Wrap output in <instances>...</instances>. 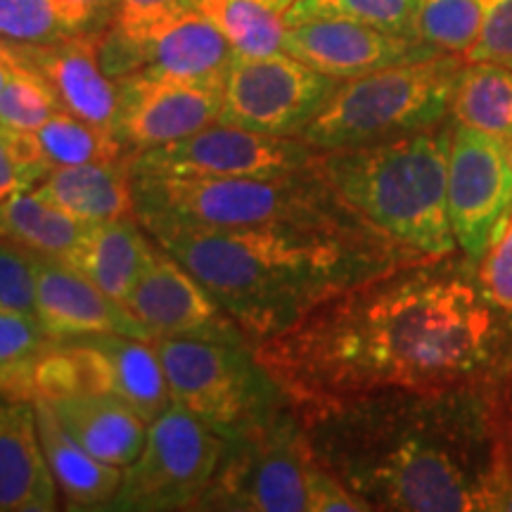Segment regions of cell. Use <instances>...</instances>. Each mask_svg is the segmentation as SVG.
<instances>
[{"mask_svg":"<svg viewBox=\"0 0 512 512\" xmlns=\"http://www.w3.org/2000/svg\"><path fill=\"white\" fill-rule=\"evenodd\" d=\"M294 411L512 375V311L467 256H425L332 294L254 347Z\"/></svg>","mask_w":512,"mask_h":512,"instance_id":"1","label":"cell"},{"mask_svg":"<svg viewBox=\"0 0 512 512\" xmlns=\"http://www.w3.org/2000/svg\"><path fill=\"white\" fill-rule=\"evenodd\" d=\"M297 415L313 458L370 510H486L512 451L510 380L382 392Z\"/></svg>","mask_w":512,"mask_h":512,"instance_id":"2","label":"cell"},{"mask_svg":"<svg viewBox=\"0 0 512 512\" xmlns=\"http://www.w3.org/2000/svg\"><path fill=\"white\" fill-rule=\"evenodd\" d=\"M143 228L207 287L252 347L332 294L425 259L363 216L249 228Z\"/></svg>","mask_w":512,"mask_h":512,"instance_id":"3","label":"cell"},{"mask_svg":"<svg viewBox=\"0 0 512 512\" xmlns=\"http://www.w3.org/2000/svg\"><path fill=\"white\" fill-rule=\"evenodd\" d=\"M453 128L328 150L316 155L320 176L389 240L420 256L458 252L448 219V157Z\"/></svg>","mask_w":512,"mask_h":512,"instance_id":"4","label":"cell"},{"mask_svg":"<svg viewBox=\"0 0 512 512\" xmlns=\"http://www.w3.org/2000/svg\"><path fill=\"white\" fill-rule=\"evenodd\" d=\"M313 162L302 171L271 178H183L131 171L133 214L140 226L171 223L185 228H249L361 216Z\"/></svg>","mask_w":512,"mask_h":512,"instance_id":"5","label":"cell"},{"mask_svg":"<svg viewBox=\"0 0 512 512\" xmlns=\"http://www.w3.org/2000/svg\"><path fill=\"white\" fill-rule=\"evenodd\" d=\"M463 55L439 53L339 81L302 140L313 150H347L430 131L451 117Z\"/></svg>","mask_w":512,"mask_h":512,"instance_id":"6","label":"cell"},{"mask_svg":"<svg viewBox=\"0 0 512 512\" xmlns=\"http://www.w3.org/2000/svg\"><path fill=\"white\" fill-rule=\"evenodd\" d=\"M171 401L228 441L290 406L254 347L200 337H157Z\"/></svg>","mask_w":512,"mask_h":512,"instance_id":"7","label":"cell"},{"mask_svg":"<svg viewBox=\"0 0 512 512\" xmlns=\"http://www.w3.org/2000/svg\"><path fill=\"white\" fill-rule=\"evenodd\" d=\"M318 467L290 403L271 420L228 441L195 510L311 512Z\"/></svg>","mask_w":512,"mask_h":512,"instance_id":"8","label":"cell"},{"mask_svg":"<svg viewBox=\"0 0 512 512\" xmlns=\"http://www.w3.org/2000/svg\"><path fill=\"white\" fill-rule=\"evenodd\" d=\"M228 439L171 403L150 422L143 451L124 467L110 510H195L219 470Z\"/></svg>","mask_w":512,"mask_h":512,"instance_id":"9","label":"cell"},{"mask_svg":"<svg viewBox=\"0 0 512 512\" xmlns=\"http://www.w3.org/2000/svg\"><path fill=\"white\" fill-rule=\"evenodd\" d=\"M339 81L316 72L290 53L238 57L223 83L219 121L266 136L302 138L328 105Z\"/></svg>","mask_w":512,"mask_h":512,"instance_id":"10","label":"cell"},{"mask_svg":"<svg viewBox=\"0 0 512 512\" xmlns=\"http://www.w3.org/2000/svg\"><path fill=\"white\" fill-rule=\"evenodd\" d=\"M100 64L112 79L147 72L166 79L223 88L235 50L200 10L159 22L143 31L110 24L100 34Z\"/></svg>","mask_w":512,"mask_h":512,"instance_id":"11","label":"cell"},{"mask_svg":"<svg viewBox=\"0 0 512 512\" xmlns=\"http://www.w3.org/2000/svg\"><path fill=\"white\" fill-rule=\"evenodd\" d=\"M318 150L302 138L266 136L214 121L192 136L128 157V171L183 178H271L311 166Z\"/></svg>","mask_w":512,"mask_h":512,"instance_id":"12","label":"cell"},{"mask_svg":"<svg viewBox=\"0 0 512 512\" xmlns=\"http://www.w3.org/2000/svg\"><path fill=\"white\" fill-rule=\"evenodd\" d=\"M510 216L508 140L456 124L448 157V219L460 252L479 264L508 228Z\"/></svg>","mask_w":512,"mask_h":512,"instance_id":"13","label":"cell"},{"mask_svg":"<svg viewBox=\"0 0 512 512\" xmlns=\"http://www.w3.org/2000/svg\"><path fill=\"white\" fill-rule=\"evenodd\" d=\"M114 136L126 159L202 131L221 117L223 88L166 79L147 72L121 76Z\"/></svg>","mask_w":512,"mask_h":512,"instance_id":"14","label":"cell"},{"mask_svg":"<svg viewBox=\"0 0 512 512\" xmlns=\"http://www.w3.org/2000/svg\"><path fill=\"white\" fill-rule=\"evenodd\" d=\"M126 306L155 339L200 337L249 344V339L211 297L207 287L157 242L155 254Z\"/></svg>","mask_w":512,"mask_h":512,"instance_id":"15","label":"cell"},{"mask_svg":"<svg viewBox=\"0 0 512 512\" xmlns=\"http://www.w3.org/2000/svg\"><path fill=\"white\" fill-rule=\"evenodd\" d=\"M283 50L337 81L366 76L392 64L439 55L420 38H408L349 19H309L290 24Z\"/></svg>","mask_w":512,"mask_h":512,"instance_id":"16","label":"cell"},{"mask_svg":"<svg viewBox=\"0 0 512 512\" xmlns=\"http://www.w3.org/2000/svg\"><path fill=\"white\" fill-rule=\"evenodd\" d=\"M36 318L50 339L126 335L155 342V335L86 275L60 259L38 256Z\"/></svg>","mask_w":512,"mask_h":512,"instance_id":"17","label":"cell"},{"mask_svg":"<svg viewBox=\"0 0 512 512\" xmlns=\"http://www.w3.org/2000/svg\"><path fill=\"white\" fill-rule=\"evenodd\" d=\"M83 370L86 394H110L152 422L171 406V392L155 344L126 335L69 339Z\"/></svg>","mask_w":512,"mask_h":512,"instance_id":"18","label":"cell"},{"mask_svg":"<svg viewBox=\"0 0 512 512\" xmlns=\"http://www.w3.org/2000/svg\"><path fill=\"white\" fill-rule=\"evenodd\" d=\"M98 43L100 34H81L50 46H10L19 60L50 83L64 112L112 131L119 112V88L102 69Z\"/></svg>","mask_w":512,"mask_h":512,"instance_id":"19","label":"cell"},{"mask_svg":"<svg viewBox=\"0 0 512 512\" xmlns=\"http://www.w3.org/2000/svg\"><path fill=\"white\" fill-rule=\"evenodd\" d=\"M57 508L34 401L0 399V512H48Z\"/></svg>","mask_w":512,"mask_h":512,"instance_id":"20","label":"cell"},{"mask_svg":"<svg viewBox=\"0 0 512 512\" xmlns=\"http://www.w3.org/2000/svg\"><path fill=\"white\" fill-rule=\"evenodd\" d=\"M48 403L64 430L102 463L124 470L143 451L150 422L117 396L72 394Z\"/></svg>","mask_w":512,"mask_h":512,"instance_id":"21","label":"cell"},{"mask_svg":"<svg viewBox=\"0 0 512 512\" xmlns=\"http://www.w3.org/2000/svg\"><path fill=\"white\" fill-rule=\"evenodd\" d=\"M31 192L83 223L133 216L131 171L126 159L57 166Z\"/></svg>","mask_w":512,"mask_h":512,"instance_id":"22","label":"cell"},{"mask_svg":"<svg viewBox=\"0 0 512 512\" xmlns=\"http://www.w3.org/2000/svg\"><path fill=\"white\" fill-rule=\"evenodd\" d=\"M38 434L50 472L72 510H105L119 494L121 467L107 465L83 448L57 420L48 401L36 399Z\"/></svg>","mask_w":512,"mask_h":512,"instance_id":"23","label":"cell"},{"mask_svg":"<svg viewBox=\"0 0 512 512\" xmlns=\"http://www.w3.org/2000/svg\"><path fill=\"white\" fill-rule=\"evenodd\" d=\"M152 254H155V245L147 242L143 226L133 214L91 223L69 266L86 275L112 299L126 304L136 290L140 275L150 264Z\"/></svg>","mask_w":512,"mask_h":512,"instance_id":"24","label":"cell"},{"mask_svg":"<svg viewBox=\"0 0 512 512\" xmlns=\"http://www.w3.org/2000/svg\"><path fill=\"white\" fill-rule=\"evenodd\" d=\"M88 228L91 223L64 214L31 190L17 192L0 202V238L15 242L36 256L69 264L86 238Z\"/></svg>","mask_w":512,"mask_h":512,"instance_id":"25","label":"cell"},{"mask_svg":"<svg viewBox=\"0 0 512 512\" xmlns=\"http://www.w3.org/2000/svg\"><path fill=\"white\" fill-rule=\"evenodd\" d=\"M451 119L489 136L512 140V69L465 62L451 100Z\"/></svg>","mask_w":512,"mask_h":512,"instance_id":"26","label":"cell"},{"mask_svg":"<svg viewBox=\"0 0 512 512\" xmlns=\"http://www.w3.org/2000/svg\"><path fill=\"white\" fill-rule=\"evenodd\" d=\"M197 10L226 36L238 57L283 53L285 15L259 0H197Z\"/></svg>","mask_w":512,"mask_h":512,"instance_id":"27","label":"cell"},{"mask_svg":"<svg viewBox=\"0 0 512 512\" xmlns=\"http://www.w3.org/2000/svg\"><path fill=\"white\" fill-rule=\"evenodd\" d=\"M36 155L48 169L91 162H119L124 145L107 128L88 124L74 114L57 110L46 124L31 131Z\"/></svg>","mask_w":512,"mask_h":512,"instance_id":"28","label":"cell"},{"mask_svg":"<svg viewBox=\"0 0 512 512\" xmlns=\"http://www.w3.org/2000/svg\"><path fill=\"white\" fill-rule=\"evenodd\" d=\"M50 344L36 316L0 306V399L36 401V366Z\"/></svg>","mask_w":512,"mask_h":512,"instance_id":"29","label":"cell"},{"mask_svg":"<svg viewBox=\"0 0 512 512\" xmlns=\"http://www.w3.org/2000/svg\"><path fill=\"white\" fill-rule=\"evenodd\" d=\"M418 10L420 0H297L285 12V22L290 27L309 19H349L389 34L418 38Z\"/></svg>","mask_w":512,"mask_h":512,"instance_id":"30","label":"cell"},{"mask_svg":"<svg viewBox=\"0 0 512 512\" xmlns=\"http://www.w3.org/2000/svg\"><path fill=\"white\" fill-rule=\"evenodd\" d=\"M482 5L479 0H420L415 36L439 53L467 55L475 46Z\"/></svg>","mask_w":512,"mask_h":512,"instance_id":"31","label":"cell"},{"mask_svg":"<svg viewBox=\"0 0 512 512\" xmlns=\"http://www.w3.org/2000/svg\"><path fill=\"white\" fill-rule=\"evenodd\" d=\"M57 110L62 107L50 83L19 60L8 83L0 88V126L15 133H31L46 124Z\"/></svg>","mask_w":512,"mask_h":512,"instance_id":"32","label":"cell"},{"mask_svg":"<svg viewBox=\"0 0 512 512\" xmlns=\"http://www.w3.org/2000/svg\"><path fill=\"white\" fill-rule=\"evenodd\" d=\"M81 36L64 22L53 0H0V38L15 46H50Z\"/></svg>","mask_w":512,"mask_h":512,"instance_id":"33","label":"cell"},{"mask_svg":"<svg viewBox=\"0 0 512 512\" xmlns=\"http://www.w3.org/2000/svg\"><path fill=\"white\" fill-rule=\"evenodd\" d=\"M48 171L36 155L31 133H15L0 126V202L17 192L34 190Z\"/></svg>","mask_w":512,"mask_h":512,"instance_id":"34","label":"cell"},{"mask_svg":"<svg viewBox=\"0 0 512 512\" xmlns=\"http://www.w3.org/2000/svg\"><path fill=\"white\" fill-rule=\"evenodd\" d=\"M38 256L0 238V306L36 316Z\"/></svg>","mask_w":512,"mask_h":512,"instance_id":"35","label":"cell"},{"mask_svg":"<svg viewBox=\"0 0 512 512\" xmlns=\"http://www.w3.org/2000/svg\"><path fill=\"white\" fill-rule=\"evenodd\" d=\"M482 24L465 62H491L512 69V0H479Z\"/></svg>","mask_w":512,"mask_h":512,"instance_id":"36","label":"cell"},{"mask_svg":"<svg viewBox=\"0 0 512 512\" xmlns=\"http://www.w3.org/2000/svg\"><path fill=\"white\" fill-rule=\"evenodd\" d=\"M486 294L505 311H512V216L496 245L477 264Z\"/></svg>","mask_w":512,"mask_h":512,"instance_id":"37","label":"cell"},{"mask_svg":"<svg viewBox=\"0 0 512 512\" xmlns=\"http://www.w3.org/2000/svg\"><path fill=\"white\" fill-rule=\"evenodd\" d=\"M190 10H197V0H119L112 24L128 31H143Z\"/></svg>","mask_w":512,"mask_h":512,"instance_id":"38","label":"cell"},{"mask_svg":"<svg viewBox=\"0 0 512 512\" xmlns=\"http://www.w3.org/2000/svg\"><path fill=\"white\" fill-rule=\"evenodd\" d=\"M74 34H102L117 15L119 0H53Z\"/></svg>","mask_w":512,"mask_h":512,"instance_id":"39","label":"cell"},{"mask_svg":"<svg viewBox=\"0 0 512 512\" xmlns=\"http://www.w3.org/2000/svg\"><path fill=\"white\" fill-rule=\"evenodd\" d=\"M486 510L494 512H512V451L498 467V475L491 484V496Z\"/></svg>","mask_w":512,"mask_h":512,"instance_id":"40","label":"cell"},{"mask_svg":"<svg viewBox=\"0 0 512 512\" xmlns=\"http://www.w3.org/2000/svg\"><path fill=\"white\" fill-rule=\"evenodd\" d=\"M17 64H19V57L15 53V48H12L8 41H3V38H0V88L8 83L10 74L15 72Z\"/></svg>","mask_w":512,"mask_h":512,"instance_id":"41","label":"cell"},{"mask_svg":"<svg viewBox=\"0 0 512 512\" xmlns=\"http://www.w3.org/2000/svg\"><path fill=\"white\" fill-rule=\"evenodd\" d=\"M259 3H264L266 8H271L275 12H280V15H285V12L290 10L292 5L297 3V0H259Z\"/></svg>","mask_w":512,"mask_h":512,"instance_id":"42","label":"cell"},{"mask_svg":"<svg viewBox=\"0 0 512 512\" xmlns=\"http://www.w3.org/2000/svg\"><path fill=\"white\" fill-rule=\"evenodd\" d=\"M508 434H510V446H512V375H510V418H508Z\"/></svg>","mask_w":512,"mask_h":512,"instance_id":"43","label":"cell"},{"mask_svg":"<svg viewBox=\"0 0 512 512\" xmlns=\"http://www.w3.org/2000/svg\"><path fill=\"white\" fill-rule=\"evenodd\" d=\"M508 147H510V162H512V140L508 143Z\"/></svg>","mask_w":512,"mask_h":512,"instance_id":"44","label":"cell"}]
</instances>
